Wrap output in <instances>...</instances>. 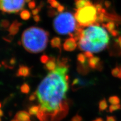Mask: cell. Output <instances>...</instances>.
<instances>
[{
	"label": "cell",
	"mask_w": 121,
	"mask_h": 121,
	"mask_svg": "<svg viewBox=\"0 0 121 121\" xmlns=\"http://www.w3.org/2000/svg\"><path fill=\"white\" fill-rule=\"evenodd\" d=\"M66 63L65 60L58 61L56 69L48 74L36 91L41 111L37 118L40 121H59L67 115L69 76Z\"/></svg>",
	"instance_id": "cell-1"
},
{
	"label": "cell",
	"mask_w": 121,
	"mask_h": 121,
	"mask_svg": "<svg viewBox=\"0 0 121 121\" xmlns=\"http://www.w3.org/2000/svg\"><path fill=\"white\" fill-rule=\"evenodd\" d=\"M104 27L96 23L83 29L78 41L80 50L91 52H98L107 47L109 37Z\"/></svg>",
	"instance_id": "cell-2"
},
{
	"label": "cell",
	"mask_w": 121,
	"mask_h": 121,
	"mask_svg": "<svg viewBox=\"0 0 121 121\" xmlns=\"http://www.w3.org/2000/svg\"><path fill=\"white\" fill-rule=\"evenodd\" d=\"M48 40V33L37 27L26 29L23 33L21 42L25 50L31 53H39L46 48Z\"/></svg>",
	"instance_id": "cell-3"
},
{
	"label": "cell",
	"mask_w": 121,
	"mask_h": 121,
	"mask_svg": "<svg viewBox=\"0 0 121 121\" xmlns=\"http://www.w3.org/2000/svg\"><path fill=\"white\" fill-rule=\"evenodd\" d=\"M74 15L70 12H63L59 14L54 19L53 26L55 31L59 35L73 34L77 28Z\"/></svg>",
	"instance_id": "cell-4"
},
{
	"label": "cell",
	"mask_w": 121,
	"mask_h": 121,
	"mask_svg": "<svg viewBox=\"0 0 121 121\" xmlns=\"http://www.w3.org/2000/svg\"><path fill=\"white\" fill-rule=\"evenodd\" d=\"M74 16L79 25L88 27L96 23L98 12L95 6L91 4L77 9Z\"/></svg>",
	"instance_id": "cell-5"
},
{
	"label": "cell",
	"mask_w": 121,
	"mask_h": 121,
	"mask_svg": "<svg viewBox=\"0 0 121 121\" xmlns=\"http://www.w3.org/2000/svg\"><path fill=\"white\" fill-rule=\"evenodd\" d=\"M25 0H1V10L8 13H18L23 9Z\"/></svg>",
	"instance_id": "cell-6"
},
{
	"label": "cell",
	"mask_w": 121,
	"mask_h": 121,
	"mask_svg": "<svg viewBox=\"0 0 121 121\" xmlns=\"http://www.w3.org/2000/svg\"><path fill=\"white\" fill-rule=\"evenodd\" d=\"M77 47V41L73 37H70L67 39L63 44V48L64 50L68 52L74 51Z\"/></svg>",
	"instance_id": "cell-7"
},
{
	"label": "cell",
	"mask_w": 121,
	"mask_h": 121,
	"mask_svg": "<svg viewBox=\"0 0 121 121\" xmlns=\"http://www.w3.org/2000/svg\"><path fill=\"white\" fill-rule=\"evenodd\" d=\"M29 113L24 111H19L15 115L14 119L18 121H29L30 120Z\"/></svg>",
	"instance_id": "cell-8"
},
{
	"label": "cell",
	"mask_w": 121,
	"mask_h": 121,
	"mask_svg": "<svg viewBox=\"0 0 121 121\" xmlns=\"http://www.w3.org/2000/svg\"><path fill=\"white\" fill-rule=\"evenodd\" d=\"M21 23L19 22L17 20L14 21L11 24L8 29V31L11 35H14L18 32L19 27L21 25Z\"/></svg>",
	"instance_id": "cell-9"
},
{
	"label": "cell",
	"mask_w": 121,
	"mask_h": 121,
	"mask_svg": "<svg viewBox=\"0 0 121 121\" xmlns=\"http://www.w3.org/2000/svg\"><path fill=\"white\" fill-rule=\"evenodd\" d=\"M30 69L24 65H21L19 66V68L18 70L17 76L18 77H28L30 75Z\"/></svg>",
	"instance_id": "cell-10"
},
{
	"label": "cell",
	"mask_w": 121,
	"mask_h": 121,
	"mask_svg": "<svg viewBox=\"0 0 121 121\" xmlns=\"http://www.w3.org/2000/svg\"><path fill=\"white\" fill-rule=\"evenodd\" d=\"M57 67V64L56 63V60L54 57H50V59L48 62L45 64L44 68L50 72L54 71Z\"/></svg>",
	"instance_id": "cell-11"
},
{
	"label": "cell",
	"mask_w": 121,
	"mask_h": 121,
	"mask_svg": "<svg viewBox=\"0 0 121 121\" xmlns=\"http://www.w3.org/2000/svg\"><path fill=\"white\" fill-rule=\"evenodd\" d=\"M75 6L77 9L92 4L90 0H75Z\"/></svg>",
	"instance_id": "cell-12"
},
{
	"label": "cell",
	"mask_w": 121,
	"mask_h": 121,
	"mask_svg": "<svg viewBox=\"0 0 121 121\" xmlns=\"http://www.w3.org/2000/svg\"><path fill=\"white\" fill-rule=\"evenodd\" d=\"M99 60V58L97 56H93L92 58L88 59V64L89 67L91 69H95Z\"/></svg>",
	"instance_id": "cell-13"
},
{
	"label": "cell",
	"mask_w": 121,
	"mask_h": 121,
	"mask_svg": "<svg viewBox=\"0 0 121 121\" xmlns=\"http://www.w3.org/2000/svg\"><path fill=\"white\" fill-rule=\"evenodd\" d=\"M51 46L54 48H58L61 50V39L60 37H55L51 41Z\"/></svg>",
	"instance_id": "cell-14"
},
{
	"label": "cell",
	"mask_w": 121,
	"mask_h": 121,
	"mask_svg": "<svg viewBox=\"0 0 121 121\" xmlns=\"http://www.w3.org/2000/svg\"><path fill=\"white\" fill-rule=\"evenodd\" d=\"M40 108V105H33L29 108V113L30 115H37Z\"/></svg>",
	"instance_id": "cell-15"
},
{
	"label": "cell",
	"mask_w": 121,
	"mask_h": 121,
	"mask_svg": "<svg viewBox=\"0 0 121 121\" xmlns=\"http://www.w3.org/2000/svg\"><path fill=\"white\" fill-rule=\"evenodd\" d=\"M20 17L23 20H27L30 18L31 14H30L29 11L27 10H24L22 11L20 14Z\"/></svg>",
	"instance_id": "cell-16"
},
{
	"label": "cell",
	"mask_w": 121,
	"mask_h": 121,
	"mask_svg": "<svg viewBox=\"0 0 121 121\" xmlns=\"http://www.w3.org/2000/svg\"><path fill=\"white\" fill-rule=\"evenodd\" d=\"M21 92L24 94H28L30 91V87L27 83H24L20 87Z\"/></svg>",
	"instance_id": "cell-17"
},
{
	"label": "cell",
	"mask_w": 121,
	"mask_h": 121,
	"mask_svg": "<svg viewBox=\"0 0 121 121\" xmlns=\"http://www.w3.org/2000/svg\"><path fill=\"white\" fill-rule=\"evenodd\" d=\"M108 107V104L105 99L100 101L99 103V109L100 111H104Z\"/></svg>",
	"instance_id": "cell-18"
},
{
	"label": "cell",
	"mask_w": 121,
	"mask_h": 121,
	"mask_svg": "<svg viewBox=\"0 0 121 121\" xmlns=\"http://www.w3.org/2000/svg\"><path fill=\"white\" fill-rule=\"evenodd\" d=\"M77 60L80 64H82V65H84L86 62V58L84 54L80 53V54H78L77 56Z\"/></svg>",
	"instance_id": "cell-19"
},
{
	"label": "cell",
	"mask_w": 121,
	"mask_h": 121,
	"mask_svg": "<svg viewBox=\"0 0 121 121\" xmlns=\"http://www.w3.org/2000/svg\"><path fill=\"white\" fill-rule=\"evenodd\" d=\"M48 2L53 8H58L60 5V4L56 0H48Z\"/></svg>",
	"instance_id": "cell-20"
},
{
	"label": "cell",
	"mask_w": 121,
	"mask_h": 121,
	"mask_svg": "<svg viewBox=\"0 0 121 121\" xmlns=\"http://www.w3.org/2000/svg\"><path fill=\"white\" fill-rule=\"evenodd\" d=\"M112 74L116 77H119L121 78V68H115L112 71Z\"/></svg>",
	"instance_id": "cell-21"
},
{
	"label": "cell",
	"mask_w": 121,
	"mask_h": 121,
	"mask_svg": "<svg viewBox=\"0 0 121 121\" xmlns=\"http://www.w3.org/2000/svg\"><path fill=\"white\" fill-rule=\"evenodd\" d=\"M109 101L112 104H118L119 103V99L116 96H112L109 98Z\"/></svg>",
	"instance_id": "cell-22"
},
{
	"label": "cell",
	"mask_w": 121,
	"mask_h": 121,
	"mask_svg": "<svg viewBox=\"0 0 121 121\" xmlns=\"http://www.w3.org/2000/svg\"><path fill=\"white\" fill-rule=\"evenodd\" d=\"M43 6V5L41 4L37 8H36L32 10V14L33 16H35V15H37L38 14V13H39V11H40L41 7H42Z\"/></svg>",
	"instance_id": "cell-23"
},
{
	"label": "cell",
	"mask_w": 121,
	"mask_h": 121,
	"mask_svg": "<svg viewBox=\"0 0 121 121\" xmlns=\"http://www.w3.org/2000/svg\"><path fill=\"white\" fill-rule=\"evenodd\" d=\"M120 108L121 107L119 104H112L110 106L109 110L111 112H112L113 111H116L118 109H120Z\"/></svg>",
	"instance_id": "cell-24"
},
{
	"label": "cell",
	"mask_w": 121,
	"mask_h": 121,
	"mask_svg": "<svg viewBox=\"0 0 121 121\" xmlns=\"http://www.w3.org/2000/svg\"><path fill=\"white\" fill-rule=\"evenodd\" d=\"M49 59H50V57H48V56L46 55H43L41 56L40 58V61L42 63L45 64L48 62Z\"/></svg>",
	"instance_id": "cell-25"
},
{
	"label": "cell",
	"mask_w": 121,
	"mask_h": 121,
	"mask_svg": "<svg viewBox=\"0 0 121 121\" xmlns=\"http://www.w3.org/2000/svg\"><path fill=\"white\" fill-rule=\"evenodd\" d=\"M9 26V22L7 20H3L1 22V27L7 28Z\"/></svg>",
	"instance_id": "cell-26"
},
{
	"label": "cell",
	"mask_w": 121,
	"mask_h": 121,
	"mask_svg": "<svg viewBox=\"0 0 121 121\" xmlns=\"http://www.w3.org/2000/svg\"><path fill=\"white\" fill-rule=\"evenodd\" d=\"M82 120L83 119L82 117L80 116L77 114L71 119L70 121H82Z\"/></svg>",
	"instance_id": "cell-27"
},
{
	"label": "cell",
	"mask_w": 121,
	"mask_h": 121,
	"mask_svg": "<svg viewBox=\"0 0 121 121\" xmlns=\"http://www.w3.org/2000/svg\"><path fill=\"white\" fill-rule=\"evenodd\" d=\"M28 7L29 8V9H35V6H36V4L35 2L34 1H32L31 2H30L29 3H28Z\"/></svg>",
	"instance_id": "cell-28"
},
{
	"label": "cell",
	"mask_w": 121,
	"mask_h": 121,
	"mask_svg": "<svg viewBox=\"0 0 121 121\" xmlns=\"http://www.w3.org/2000/svg\"><path fill=\"white\" fill-rule=\"evenodd\" d=\"M37 97V93H36V91L33 92L32 94H31V95H30L29 97V100L31 101H34L35 99Z\"/></svg>",
	"instance_id": "cell-29"
},
{
	"label": "cell",
	"mask_w": 121,
	"mask_h": 121,
	"mask_svg": "<svg viewBox=\"0 0 121 121\" xmlns=\"http://www.w3.org/2000/svg\"><path fill=\"white\" fill-rule=\"evenodd\" d=\"M84 54L85 56H86V58L89 59V58H92L93 56L92 53L90 52H85L84 53Z\"/></svg>",
	"instance_id": "cell-30"
},
{
	"label": "cell",
	"mask_w": 121,
	"mask_h": 121,
	"mask_svg": "<svg viewBox=\"0 0 121 121\" xmlns=\"http://www.w3.org/2000/svg\"><path fill=\"white\" fill-rule=\"evenodd\" d=\"M48 15L50 17H53L55 16L56 15H57V13H56V11H54V10H50L48 11Z\"/></svg>",
	"instance_id": "cell-31"
},
{
	"label": "cell",
	"mask_w": 121,
	"mask_h": 121,
	"mask_svg": "<svg viewBox=\"0 0 121 121\" xmlns=\"http://www.w3.org/2000/svg\"><path fill=\"white\" fill-rule=\"evenodd\" d=\"M64 10H65V7H64L63 6L60 5L58 8H57V10H58V12L61 13H63V11H64Z\"/></svg>",
	"instance_id": "cell-32"
},
{
	"label": "cell",
	"mask_w": 121,
	"mask_h": 121,
	"mask_svg": "<svg viewBox=\"0 0 121 121\" xmlns=\"http://www.w3.org/2000/svg\"><path fill=\"white\" fill-rule=\"evenodd\" d=\"M106 121H116V119L115 117L108 116Z\"/></svg>",
	"instance_id": "cell-33"
},
{
	"label": "cell",
	"mask_w": 121,
	"mask_h": 121,
	"mask_svg": "<svg viewBox=\"0 0 121 121\" xmlns=\"http://www.w3.org/2000/svg\"><path fill=\"white\" fill-rule=\"evenodd\" d=\"M33 19L36 22H39L40 20V18L39 15H35V16H34L33 17Z\"/></svg>",
	"instance_id": "cell-34"
},
{
	"label": "cell",
	"mask_w": 121,
	"mask_h": 121,
	"mask_svg": "<svg viewBox=\"0 0 121 121\" xmlns=\"http://www.w3.org/2000/svg\"><path fill=\"white\" fill-rule=\"evenodd\" d=\"M10 64L12 65H14V64L16 63V60L15 59V58H12L10 60Z\"/></svg>",
	"instance_id": "cell-35"
},
{
	"label": "cell",
	"mask_w": 121,
	"mask_h": 121,
	"mask_svg": "<svg viewBox=\"0 0 121 121\" xmlns=\"http://www.w3.org/2000/svg\"><path fill=\"white\" fill-rule=\"evenodd\" d=\"M92 121H104L103 118H97L96 119H95L94 120Z\"/></svg>",
	"instance_id": "cell-36"
},
{
	"label": "cell",
	"mask_w": 121,
	"mask_h": 121,
	"mask_svg": "<svg viewBox=\"0 0 121 121\" xmlns=\"http://www.w3.org/2000/svg\"><path fill=\"white\" fill-rule=\"evenodd\" d=\"M32 1V0H25V2L26 3H29L30 2Z\"/></svg>",
	"instance_id": "cell-37"
},
{
	"label": "cell",
	"mask_w": 121,
	"mask_h": 121,
	"mask_svg": "<svg viewBox=\"0 0 121 121\" xmlns=\"http://www.w3.org/2000/svg\"><path fill=\"white\" fill-rule=\"evenodd\" d=\"M0 114H1V117L3 116V111H2V109H1V113H0Z\"/></svg>",
	"instance_id": "cell-38"
},
{
	"label": "cell",
	"mask_w": 121,
	"mask_h": 121,
	"mask_svg": "<svg viewBox=\"0 0 121 121\" xmlns=\"http://www.w3.org/2000/svg\"><path fill=\"white\" fill-rule=\"evenodd\" d=\"M18 121L17 120H16V119H13V120H12V121Z\"/></svg>",
	"instance_id": "cell-39"
}]
</instances>
